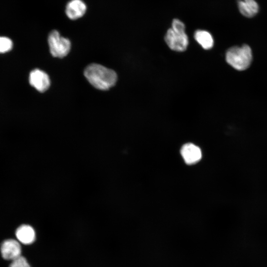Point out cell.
I'll use <instances>...</instances> for the list:
<instances>
[{
	"label": "cell",
	"instance_id": "cell-1",
	"mask_svg": "<svg viewBox=\"0 0 267 267\" xmlns=\"http://www.w3.org/2000/svg\"><path fill=\"white\" fill-rule=\"evenodd\" d=\"M84 75L90 84L100 90L109 89L115 85L117 80L114 71L95 63L91 64L86 68Z\"/></svg>",
	"mask_w": 267,
	"mask_h": 267
},
{
	"label": "cell",
	"instance_id": "cell-3",
	"mask_svg": "<svg viewBox=\"0 0 267 267\" xmlns=\"http://www.w3.org/2000/svg\"><path fill=\"white\" fill-rule=\"evenodd\" d=\"M48 43L50 53L54 57H64L70 51V41L69 39L61 36L56 30H53L49 33Z\"/></svg>",
	"mask_w": 267,
	"mask_h": 267
},
{
	"label": "cell",
	"instance_id": "cell-10",
	"mask_svg": "<svg viewBox=\"0 0 267 267\" xmlns=\"http://www.w3.org/2000/svg\"><path fill=\"white\" fill-rule=\"evenodd\" d=\"M237 5L240 13L248 18L255 16L259 10V6L255 0H238Z\"/></svg>",
	"mask_w": 267,
	"mask_h": 267
},
{
	"label": "cell",
	"instance_id": "cell-2",
	"mask_svg": "<svg viewBox=\"0 0 267 267\" xmlns=\"http://www.w3.org/2000/svg\"><path fill=\"white\" fill-rule=\"evenodd\" d=\"M225 59L227 63L235 69L244 70L249 67L252 62L251 49L246 44L241 47H230L226 52Z\"/></svg>",
	"mask_w": 267,
	"mask_h": 267
},
{
	"label": "cell",
	"instance_id": "cell-5",
	"mask_svg": "<svg viewBox=\"0 0 267 267\" xmlns=\"http://www.w3.org/2000/svg\"><path fill=\"white\" fill-rule=\"evenodd\" d=\"M30 85L40 92L46 91L50 86V81L48 75L38 69L31 72L29 76Z\"/></svg>",
	"mask_w": 267,
	"mask_h": 267
},
{
	"label": "cell",
	"instance_id": "cell-7",
	"mask_svg": "<svg viewBox=\"0 0 267 267\" xmlns=\"http://www.w3.org/2000/svg\"><path fill=\"white\" fill-rule=\"evenodd\" d=\"M180 154L185 163L188 165L197 163L202 157L200 148L192 143L183 145L180 149Z\"/></svg>",
	"mask_w": 267,
	"mask_h": 267
},
{
	"label": "cell",
	"instance_id": "cell-11",
	"mask_svg": "<svg viewBox=\"0 0 267 267\" xmlns=\"http://www.w3.org/2000/svg\"><path fill=\"white\" fill-rule=\"evenodd\" d=\"M194 37L196 41L205 49H210L213 46V37L206 30H196L194 33Z\"/></svg>",
	"mask_w": 267,
	"mask_h": 267
},
{
	"label": "cell",
	"instance_id": "cell-8",
	"mask_svg": "<svg viewBox=\"0 0 267 267\" xmlns=\"http://www.w3.org/2000/svg\"><path fill=\"white\" fill-rule=\"evenodd\" d=\"M87 11V5L82 0H71L65 8V13L67 17L72 20L81 18Z\"/></svg>",
	"mask_w": 267,
	"mask_h": 267
},
{
	"label": "cell",
	"instance_id": "cell-4",
	"mask_svg": "<svg viewBox=\"0 0 267 267\" xmlns=\"http://www.w3.org/2000/svg\"><path fill=\"white\" fill-rule=\"evenodd\" d=\"M164 39L168 46L174 51H183L188 45V38L185 32H177L171 28L167 30Z\"/></svg>",
	"mask_w": 267,
	"mask_h": 267
},
{
	"label": "cell",
	"instance_id": "cell-12",
	"mask_svg": "<svg viewBox=\"0 0 267 267\" xmlns=\"http://www.w3.org/2000/svg\"><path fill=\"white\" fill-rule=\"evenodd\" d=\"M12 47L10 39L5 37H0V53H4L10 50Z\"/></svg>",
	"mask_w": 267,
	"mask_h": 267
},
{
	"label": "cell",
	"instance_id": "cell-6",
	"mask_svg": "<svg viewBox=\"0 0 267 267\" xmlns=\"http://www.w3.org/2000/svg\"><path fill=\"white\" fill-rule=\"evenodd\" d=\"M0 251L2 258L6 260L13 261L21 256L19 243L12 239L5 240L2 243Z\"/></svg>",
	"mask_w": 267,
	"mask_h": 267
},
{
	"label": "cell",
	"instance_id": "cell-13",
	"mask_svg": "<svg viewBox=\"0 0 267 267\" xmlns=\"http://www.w3.org/2000/svg\"><path fill=\"white\" fill-rule=\"evenodd\" d=\"M9 267H31L26 258L22 256L13 260Z\"/></svg>",
	"mask_w": 267,
	"mask_h": 267
},
{
	"label": "cell",
	"instance_id": "cell-14",
	"mask_svg": "<svg viewBox=\"0 0 267 267\" xmlns=\"http://www.w3.org/2000/svg\"><path fill=\"white\" fill-rule=\"evenodd\" d=\"M171 28L175 31L179 33L185 32L184 23L178 19H174L172 23Z\"/></svg>",
	"mask_w": 267,
	"mask_h": 267
},
{
	"label": "cell",
	"instance_id": "cell-9",
	"mask_svg": "<svg viewBox=\"0 0 267 267\" xmlns=\"http://www.w3.org/2000/svg\"><path fill=\"white\" fill-rule=\"evenodd\" d=\"M15 235L18 240L22 244L28 245L35 240L36 234L33 228L29 225L23 224L17 228Z\"/></svg>",
	"mask_w": 267,
	"mask_h": 267
}]
</instances>
